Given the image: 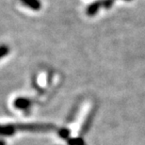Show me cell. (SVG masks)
I'll use <instances>...</instances> for the list:
<instances>
[{
    "label": "cell",
    "mask_w": 145,
    "mask_h": 145,
    "mask_svg": "<svg viewBox=\"0 0 145 145\" xmlns=\"http://www.w3.org/2000/svg\"><path fill=\"white\" fill-rule=\"evenodd\" d=\"M59 135L61 136L62 138H66L68 137V135H69V131H68V130H66V129H63V130H61V131L59 132Z\"/></svg>",
    "instance_id": "obj_6"
},
{
    "label": "cell",
    "mask_w": 145,
    "mask_h": 145,
    "mask_svg": "<svg viewBox=\"0 0 145 145\" xmlns=\"http://www.w3.org/2000/svg\"><path fill=\"white\" fill-rule=\"evenodd\" d=\"M8 52H10V49H8V46H6V45L0 46V59H1L2 57H4Z\"/></svg>",
    "instance_id": "obj_5"
},
{
    "label": "cell",
    "mask_w": 145,
    "mask_h": 145,
    "mask_svg": "<svg viewBox=\"0 0 145 145\" xmlns=\"http://www.w3.org/2000/svg\"><path fill=\"white\" fill-rule=\"evenodd\" d=\"M0 145H6L4 141H2V140H0Z\"/></svg>",
    "instance_id": "obj_7"
},
{
    "label": "cell",
    "mask_w": 145,
    "mask_h": 145,
    "mask_svg": "<svg viewBox=\"0 0 145 145\" xmlns=\"http://www.w3.org/2000/svg\"><path fill=\"white\" fill-rule=\"evenodd\" d=\"M15 126L14 125H0V135L10 136L15 132Z\"/></svg>",
    "instance_id": "obj_2"
},
{
    "label": "cell",
    "mask_w": 145,
    "mask_h": 145,
    "mask_svg": "<svg viewBox=\"0 0 145 145\" xmlns=\"http://www.w3.org/2000/svg\"><path fill=\"white\" fill-rule=\"evenodd\" d=\"M23 4H25V6H27L28 8H32L34 10H40V3L39 0H21Z\"/></svg>",
    "instance_id": "obj_3"
},
{
    "label": "cell",
    "mask_w": 145,
    "mask_h": 145,
    "mask_svg": "<svg viewBox=\"0 0 145 145\" xmlns=\"http://www.w3.org/2000/svg\"><path fill=\"white\" fill-rule=\"evenodd\" d=\"M14 105L17 108L19 109H25L27 108L30 105V102L27 99H25V98H18V99L15 100L14 102Z\"/></svg>",
    "instance_id": "obj_4"
},
{
    "label": "cell",
    "mask_w": 145,
    "mask_h": 145,
    "mask_svg": "<svg viewBox=\"0 0 145 145\" xmlns=\"http://www.w3.org/2000/svg\"><path fill=\"white\" fill-rule=\"evenodd\" d=\"M14 126L16 129H19L21 131L30 132H44L55 128V126L51 124H16Z\"/></svg>",
    "instance_id": "obj_1"
}]
</instances>
